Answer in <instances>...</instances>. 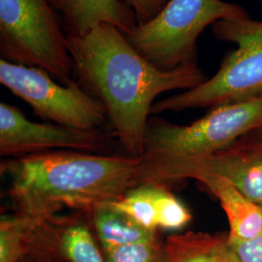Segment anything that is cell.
<instances>
[{
  "mask_svg": "<svg viewBox=\"0 0 262 262\" xmlns=\"http://www.w3.org/2000/svg\"><path fill=\"white\" fill-rule=\"evenodd\" d=\"M33 239L54 262H106L84 212L48 217L37 225Z\"/></svg>",
  "mask_w": 262,
  "mask_h": 262,
  "instance_id": "10",
  "label": "cell"
},
{
  "mask_svg": "<svg viewBox=\"0 0 262 262\" xmlns=\"http://www.w3.org/2000/svg\"><path fill=\"white\" fill-rule=\"evenodd\" d=\"M41 222L13 212L0 216V262H19L32 242Z\"/></svg>",
  "mask_w": 262,
  "mask_h": 262,
  "instance_id": "16",
  "label": "cell"
},
{
  "mask_svg": "<svg viewBox=\"0 0 262 262\" xmlns=\"http://www.w3.org/2000/svg\"><path fill=\"white\" fill-rule=\"evenodd\" d=\"M140 159L53 150L1 162L15 212L42 222L63 208L89 213L136 186Z\"/></svg>",
  "mask_w": 262,
  "mask_h": 262,
  "instance_id": "2",
  "label": "cell"
},
{
  "mask_svg": "<svg viewBox=\"0 0 262 262\" xmlns=\"http://www.w3.org/2000/svg\"><path fill=\"white\" fill-rule=\"evenodd\" d=\"M262 129V98L210 108L202 118L179 125L150 117L143 141L136 186L159 184L172 169L224 150Z\"/></svg>",
  "mask_w": 262,
  "mask_h": 262,
  "instance_id": "3",
  "label": "cell"
},
{
  "mask_svg": "<svg viewBox=\"0 0 262 262\" xmlns=\"http://www.w3.org/2000/svg\"><path fill=\"white\" fill-rule=\"evenodd\" d=\"M229 262H238V260H237V259H236V257H235L234 253H233V257L231 258V260Z\"/></svg>",
  "mask_w": 262,
  "mask_h": 262,
  "instance_id": "21",
  "label": "cell"
},
{
  "mask_svg": "<svg viewBox=\"0 0 262 262\" xmlns=\"http://www.w3.org/2000/svg\"><path fill=\"white\" fill-rule=\"evenodd\" d=\"M0 83L47 122L81 130H98L108 122L103 104L76 80L64 85L43 69L1 58Z\"/></svg>",
  "mask_w": 262,
  "mask_h": 262,
  "instance_id": "7",
  "label": "cell"
},
{
  "mask_svg": "<svg viewBox=\"0 0 262 262\" xmlns=\"http://www.w3.org/2000/svg\"><path fill=\"white\" fill-rule=\"evenodd\" d=\"M67 35L83 36L100 24H110L125 35L137 27L134 14L120 0H49Z\"/></svg>",
  "mask_w": 262,
  "mask_h": 262,
  "instance_id": "12",
  "label": "cell"
},
{
  "mask_svg": "<svg viewBox=\"0 0 262 262\" xmlns=\"http://www.w3.org/2000/svg\"><path fill=\"white\" fill-rule=\"evenodd\" d=\"M164 251L165 262H229L233 257L225 233L187 231L170 235Z\"/></svg>",
  "mask_w": 262,
  "mask_h": 262,
  "instance_id": "15",
  "label": "cell"
},
{
  "mask_svg": "<svg viewBox=\"0 0 262 262\" xmlns=\"http://www.w3.org/2000/svg\"><path fill=\"white\" fill-rule=\"evenodd\" d=\"M215 37L237 47L223 59L215 75L196 88L152 105L150 115L213 108L262 98V20L224 19L212 26Z\"/></svg>",
  "mask_w": 262,
  "mask_h": 262,
  "instance_id": "4",
  "label": "cell"
},
{
  "mask_svg": "<svg viewBox=\"0 0 262 262\" xmlns=\"http://www.w3.org/2000/svg\"><path fill=\"white\" fill-rule=\"evenodd\" d=\"M219 200L229 225L230 240H249L262 232V205L245 196L223 179L197 180Z\"/></svg>",
  "mask_w": 262,
  "mask_h": 262,
  "instance_id": "13",
  "label": "cell"
},
{
  "mask_svg": "<svg viewBox=\"0 0 262 262\" xmlns=\"http://www.w3.org/2000/svg\"><path fill=\"white\" fill-rule=\"evenodd\" d=\"M74 77L107 113L114 136L128 156L140 159L150 111L159 94L188 91L207 80L198 63L160 70L110 24H100L83 36L66 34Z\"/></svg>",
  "mask_w": 262,
  "mask_h": 262,
  "instance_id": "1",
  "label": "cell"
},
{
  "mask_svg": "<svg viewBox=\"0 0 262 262\" xmlns=\"http://www.w3.org/2000/svg\"><path fill=\"white\" fill-rule=\"evenodd\" d=\"M91 226L102 250L159 238V231L150 230L118 209L106 203L88 213Z\"/></svg>",
  "mask_w": 262,
  "mask_h": 262,
  "instance_id": "14",
  "label": "cell"
},
{
  "mask_svg": "<svg viewBox=\"0 0 262 262\" xmlns=\"http://www.w3.org/2000/svg\"><path fill=\"white\" fill-rule=\"evenodd\" d=\"M110 203L141 226L155 231L180 230L192 220L190 211L169 187L156 183L131 187Z\"/></svg>",
  "mask_w": 262,
  "mask_h": 262,
  "instance_id": "11",
  "label": "cell"
},
{
  "mask_svg": "<svg viewBox=\"0 0 262 262\" xmlns=\"http://www.w3.org/2000/svg\"><path fill=\"white\" fill-rule=\"evenodd\" d=\"M228 241L238 262H262V232L249 240Z\"/></svg>",
  "mask_w": 262,
  "mask_h": 262,
  "instance_id": "19",
  "label": "cell"
},
{
  "mask_svg": "<svg viewBox=\"0 0 262 262\" xmlns=\"http://www.w3.org/2000/svg\"><path fill=\"white\" fill-rule=\"evenodd\" d=\"M259 2H260V3L262 4V0H259Z\"/></svg>",
  "mask_w": 262,
  "mask_h": 262,
  "instance_id": "22",
  "label": "cell"
},
{
  "mask_svg": "<svg viewBox=\"0 0 262 262\" xmlns=\"http://www.w3.org/2000/svg\"><path fill=\"white\" fill-rule=\"evenodd\" d=\"M112 147L104 132L29 121L16 106L0 103V156L18 159L53 150L102 154Z\"/></svg>",
  "mask_w": 262,
  "mask_h": 262,
  "instance_id": "8",
  "label": "cell"
},
{
  "mask_svg": "<svg viewBox=\"0 0 262 262\" xmlns=\"http://www.w3.org/2000/svg\"><path fill=\"white\" fill-rule=\"evenodd\" d=\"M106 262H165L164 243L157 238L103 251Z\"/></svg>",
  "mask_w": 262,
  "mask_h": 262,
  "instance_id": "17",
  "label": "cell"
},
{
  "mask_svg": "<svg viewBox=\"0 0 262 262\" xmlns=\"http://www.w3.org/2000/svg\"><path fill=\"white\" fill-rule=\"evenodd\" d=\"M0 55L43 69L59 84L75 81L66 33L49 0H0Z\"/></svg>",
  "mask_w": 262,
  "mask_h": 262,
  "instance_id": "6",
  "label": "cell"
},
{
  "mask_svg": "<svg viewBox=\"0 0 262 262\" xmlns=\"http://www.w3.org/2000/svg\"><path fill=\"white\" fill-rule=\"evenodd\" d=\"M19 262H54L45 249L38 244L34 239L28 248V252Z\"/></svg>",
  "mask_w": 262,
  "mask_h": 262,
  "instance_id": "20",
  "label": "cell"
},
{
  "mask_svg": "<svg viewBox=\"0 0 262 262\" xmlns=\"http://www.w3.org/2000/svg\"><path fill=\"white\" fill-rule=\"evenodd\" d=\"M250 17L242 6L224 0H169L159 15L125 35L134 50L160 70L197 63V40L224 19Z\"/></svg>",
  "mask_w": 262,
  "mask_h": 262,
  "instance_id": "5",
  "label": "cell"
},
{
  "mask_svg": "<svg viewBox=\"0 0 262 262\" xmlns=\"http://www.w3.org/2000/svg\"><path fill=\"white\" fill-rule=\"evenodd\" d=\"M240 140L207 158L172 169L159 184L170 187L187 179H223L247 198L262 205V136Z\"/></svg>",
  "mask_w": 262,
  "mask_h": 262,
  "instance_id": "9",
  "label": "cell"
},
{
  "mask_svg": "<svg viewBox=\"0 0 262 262\" xmlns=\"http://www.w3.org/2000/svg\"><path fill=\"white\" fill-rule=\"evenodd\" d=\"M124 6L130 9L136 19L137 26L148 24L156 18L167 5L169 0H120Z\"/></svg>",
  "mask_w": 262,
  "mask_h": 262,
  "instance_id": "18",
  "label": "cell"
}]
</instances>
